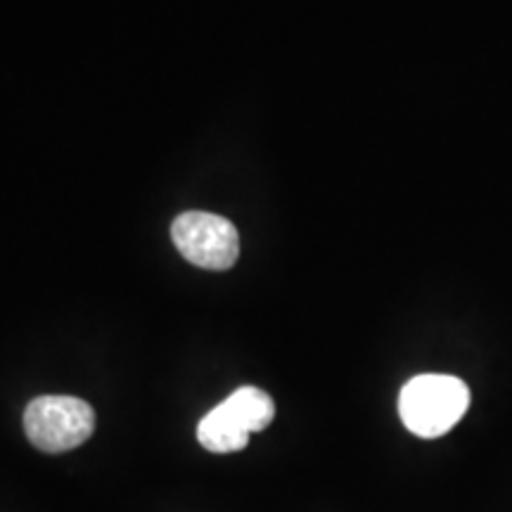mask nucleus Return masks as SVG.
<instances>
[{"mask_svg": "<svg viewBox=\"0 0 512 512\" xmlns=\"http://www.w3.org/2000/svg\"><path fill=\"white\" fill-rule=\"evenodd\" d=\"M183 259L207 271H226L240 256V235L233 223L207 211H188L171 226Z\"/></svg>", "mask_w": 512, "mask_h": 512, "instance_id": "7ed1b4c3", "label": "nucleus"}, {"mask_svg": "<svg viewBox=\"0 0 512 512\" xmlns=\"http://www.w3.org/2000/svg\"><path fill=\"white\" fill-rule=\"evenodd\" d=\"M95 430L91 403L76 396H38L24 411L27 439L43 453H67Z\"/></svg>", "mask_w": 512, "mask_h": 512, "instance_id": "f03ea898", "label": "nucleus"}, {"mask_svg": "<svg viewBox=\"0 0 512 512\" xmlns=\"http://www.w3.org/2000/svg\"><path fill=\"white\" fill-rule=\"evenodd\" d=\"M197 441L211 453H235L249 444V432L228 411L226 403H221L200 420Z\"/></svg>", "mask_w": 512, "mask_h": 512, "instance_id": "20e7f679", "label": "nucleus"}, {"mask_svg": "<svg viewBox=\"0 0 512 512\" xmlns=\"http://www.w3.org/2000/svg\"><path fill=\"white\" fill-rule=\"evenodd\" d=\"M226 408L238 418V422L249 434L266 430L275 418V403L264 389L240 387L228 396Z\"/></svg>", "mask_w": 512, "mask_h": 512, "instance_id": "39448f33", "label": "nucleus"}, {"mask_svg": "<svg viewBox=\"0 0 512 512\" xmlns=\"http://www.w3.org/2000/svg\"><path fill=\"white\" fill-rule=\"evenodd\" d=\"M467 406L470 389L453 375H418L403 384L399 396V415L408 432L422 439L444 437L458 425Z\"/></svg>", "mask_w": 512, "mask_h": 512, "instance_id": "f257e3e1", "label": "nucleus"}]
</instances>
